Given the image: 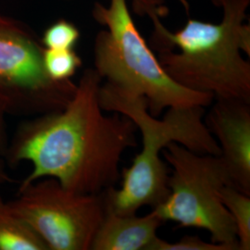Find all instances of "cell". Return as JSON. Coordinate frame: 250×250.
I'll use <instances>...</instances> for the list:
<instances>
[{
	"mask_svg": "<svg viewBox=\"0 0 250 250\" xmlns=\"http://www.w3.org/2000/svg\"><path fill=\"white\" fill-rule=\"evenodd\" d=\"M102 81L95 69H86L65 107L19 127L5 156L14 164L33 165L19 190L45 177L82 194L115 188L123 155L138 146V129L121 113H104L99 102Z\"/></svg>",
	"mask_w": 250,
	"mask_h": 250,
	"instance_id": "1",
	"label": "cell"
},
{
	"mask_svg": "<svg viewBox=\"0 0 250 250\" xmlns=\"http://www.w3.org/2000/svg\"><path fill=\"white\" fill-rule=\"evenodd\" d=\"M186 24L171 32L161 21L163 0H134V10L152 21L149 45L161 67L181 86L211 95L217 101L250 104V25L245 23L250 0H211L223 10L220 23L189 16Z\"/></svg>",
	"mask_w": 250,
	"mask_h": 250,
	"instance_id": "2",
	"label": "cell"
},
{
	"mask_svg": "<svg viewBox=\"0 0 250 250\" xmlns=\"http://www.w3.org/2000/svg\"><path fill=\"white\" fill-rule=\"evenodd\" d=\"M99 102L107 112L130 118L142 134L143 148L129 168L122 170V187L103 192L105 207L120 215L136 214L145 206L155 208L169 195L168 168L161 151L176 142L198 154L220 156L221 150L203 121L205 107H169L161 120L152 116L145 97L104 83Z\"/></svg>",
	"mask_w": 250,
	"mask_h": 250,
	"instance_id": "3",
	"label": "cell"
},
{
	"mask_svg": "<svg viewBox=\"0 0 250 250\" xmlns=\"http://www.w3.org/2000/svg\"><path fill=\"white\" fill-rule=\"evenodd\" d=\"M93 17L106 30L95 40V70L105 83L145 97L152 116L169 107H208L211 95L181 86L161 67L127 7L126 0L97 2Z\"/></svg>",
	"mask_w": 250,
	"mask_h": 250,
	"instance_id": "4",
	"label": "cell"
},
{
	"mask_svg": "<svg viewBox=\"0 0 250 250\" xmlns=\"http://www.w3.org/2000/svg\"><path fill=\"white\" fill-rule=\"evenodd\" d=\"M161 156L172 173L169 195L153 208L152 214L162 223L206 230L211 242L239 250L235 224L221 198V190L231 183L220 156L198 154L176 142L168 144Z\"/></svg>",
	"mask_w": 250,
	"mask_h": 250,
	"instance_id": "5",
	"label": "cell"
},
{
	"mask_svg": "<svg viewBox=\"0 0 250 250\" xmlns=\"http://www.w3.org/2000/svg\"><path fill=\"white\" fill-rule=\"evenodd\" d=\"M44 45L21 22L0 13V99L7 114L44 115L71 100L76 85L45 72Z\"/></svg>",
	"mask_w": 250,
	"mask_h": 250,
	"instance_id": "6",
	"label": "cell"
},
{
	"mask_svg": "<svg viewBox=\"0 0 250 250\" xmlns=\"http://www.w3.org/2000/svg\"><path fill=\"white\" fill-rule=\"evenodd\" d=\"M7 203L49 250H89L106 209L103 192H72L51 177L19 190V197Z\"/></svg>",
	"mask_w": 250,
	"mask_h": 250,
	"instance_id": "7",
	"label": "cell"
},
{
	"mask_svg": "<svg viewBox=\"0 0 250 250\" xmlns=\"http://www.w3.org/2000/svg\"><path fill=\"white\" fill-rule=\"evenodd\" d=\"M204 123L219 145L231 186L250 196V104L216 100Z\"/></svg>",
	"mask_w": 250,
	"mask_h": 250,
	"instance_id": "8",
	"label": "cell"
},
{
	"mask_svg": "<svg viewBox=\"0 0 250 250\" xmlns=\"http://www.w3.org/2000/svg\"><path fill=\"white\" fill-rule=\"evenodd\" d=\"M162 224L151 212L146 216L120 215L106 208L90 250H149Z\"/></svg>",
	"mask_w": 250,
	"mask_h": 250,
	"instance_id": "9",
	"label": "cell"
},
{
	"mask_svg": "<svg viewBox=\"0 0 250 250\" xmlns=\"http://www.w3.org/2000/svg\"><path fill=\"white\" fill-rule=\"evenodd\" d=\"M0 250H49L24 219L0 200Z\"/></svg>",
	"mask_w": 250,
	"mask_h": 250,
	"instance_id": "10",
	"label": "cell"
},
{
	"mask_svg": "<svg viewBox=\"0 0 250 250\" xmlns=\"http://www.w3.org/2000/svg\"><path fill=\"white\" fill-rule=\"evenodd\" d=\"M221 198L236 228L239 250H250V196L232 186L221 190Z\"/></svg>",
	"mask_w": 250,
	"mask_h": 250,
	"instance_id": "11",
	"label": "cell"
},
{
	"mask_svg": "<svg viewBox=\"0 0 250 250\" xmlns=\"http://www.w3.org/2000/svg\"><path fill=\"white\" fill-rule=\"evenodd\" d=\"M43 61L45 72L54 81L71 80L83 64L73 49H44Z\"/></svg>",
	"mask_w": 250,
	"mask_h": 250,
	"instance_id": "12",
	"label": "cell"
},
{
	"mask_svg": "<svg viewBox=\"0 0 250 250\" xmlns=\"http://www.w3.org/2000/svg\"><path fill=\"white\" fill-rule=\"evenodd\" d=\"M79 38L77 27L66 20H59L45 30L41 43L48 49H73Z\"/></svg>",
	"mask_w": 250,
	"mask_h": 250,
	"instance_id": "13",
	"label": "cell"
},
{
	"mask_svg": "<svg viewBox=\"0 0 250 250\" xmlns=\"http://www.w3.org/2000/svg\"><path fill=\"white\" fill-rule=\"evenodd\" d=\"M149 250H232L224 244L208 243L200 239L198 236L187 235L179 241H165L158 237L152 244Z\"/></svg>",
	"mask_w": 250,
	"mask_h": 250,
	"instance_id": "14",
	"label": "cell"
},
{
	"mask_svg": "<svg viewBox=\"0 0 250 250\" xmlns=\"http://www.w3.org/2000/svg\"><path fill=\"white\" fill-rule=\"evenodd\" d=\"M6 109L4 107V104L2 100L0 99V157L5 156L8 146V134L6 130V124H5V115H6Z\"/></svg>",
	"mask_w": 250,
	"mask_h": 250,
	"instance_id": "15",
	"label": "cell"
},
{
	"mask_svg": "<svg viewBox=\"0 0 250 250\" xmlns=\"http://www.w3.org/2000/svg\"><path fill=\"white\" fill-rule=\"evenodd\" d=\"M10 182H12V179L10 178L9 175L6 173V171L4 170V167L0 161V185L10 183ZM0 200H1V197H0Z\"/></svg>",
	"mask_w": 250,
	"mask_h": 250,
	"instance_id": "16",
	"label": "cell"
}]
</instances>
